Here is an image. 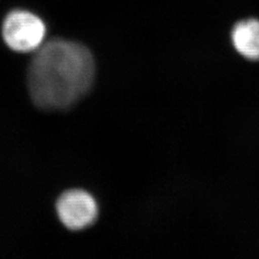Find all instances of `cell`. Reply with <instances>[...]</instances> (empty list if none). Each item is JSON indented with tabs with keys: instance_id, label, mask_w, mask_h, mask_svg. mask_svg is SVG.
Here are the masks:
<instances>
[{
	"instance_id": "2",
	"label": "cell",
	"mask_w": 259,
	"mask_h": 259,
	"mask_svg": "<svg viewBox=\"0 0 259 259\" xmlns=\"http://www.w3.org/2000/svg\"><path fill=\"white\" fill-rule=\"evenodd\" d=\"M47 27L37 15L14 10L3 20L2 37L12 50L20 53L37 51L45 44Z\"/></svg>"
},
{
	"instance_id": "4",
	"label": "cell",
	"mask_w": 259,
	"mask_h": 259,
	"mask_svg": "<svg viewBox=\"0 0 259 259\" xmlns=\"http://www.w3.org/2000/svg\"><path fill=\"white\" fill-rule=\"evenodd\" d=\"M232 46L242 57L250 61H259V19L238 21L231 33Z\"/></svg>"
},
{
	"instance_id": "3",
	"label": "cell",
	"mask_w": 259,
	"mask_h": 259,
	"mask_svg": "<svg viewBox=\"0 0 259 259\" xmlns=\"http://www.w3.org/2000/svg\"><path fill=\"white\" fill-rule=\"evenodd\" d=\"M57 213L67 229L80 231L95 222L98 206L89 193L83 190H71L65 192L58 200Z\"/></svg>"
},
{
	"instance_id": "1",
	"label": "cell",
	"mask_w": 259,
	"mask_h": 259,
	"mask_svg": "<svg viewBox=\"0 0 259 259\" xmlns=\"http://www.w3.org/2000/svg\"><path fill=\"white\" fill-rule=\"evenodd\" d=\"M94 78L95 63L91 51L76 41L55 38L45 42L32 59L29 93L44 110H65L90 92Z\"/></svg>"
}]
</instances>
